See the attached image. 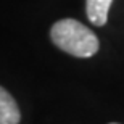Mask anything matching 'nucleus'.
<instances>
[{
    "label": "nucleus",
    "instance_id": "1",
    "mask_svg": "<svg viewBox=\"0 0 124 124\" xmlns=\"http://www.w3.org/2000/svg\"><path fill=\"white\" fill-rule=\"evenodd\" d=\"M50 39L60 50L76 58H90L100 48L95 32L73 18H64L52 24Z\"/></svg>",
    "mask_w": 124,
    "mask_h": 124
},
{
    "label": "nucleus",
    "instance_id": "2",
    "mask_svg": "<svg viewBox=\"0 0 124 124\" xmlns=\"http://www.w3.org/2000/svg\"><path fill=\"white\" fill-rule=\"evenodd\" d=\"M21 111L13 95L0 85V124H19Z\"/></svg>",
    "mask_w": 124,
    "mask_h": 124
},
{
    "label": "nucleus",
    "instance_id": "3",
    "mask_svg": "<svg viewBox=\"0 0 124 124\" xmlns=\"http://www.w3.org/2000/svg\"><path fill=\"white\" fill-rule=\"evenodd\" d=\"M113 0H85V15L95 26H105Z\"/></svg>",
    "mask_w": 124,
    "mask_h": 124
},
{
    "label": "nucleus",
    "instance_id": "4",
    "mask_svg": "<svg viewBox=\"0 0 124 124\" xmlns=\"http://www.w3.org/2000/svg\"><path fill=\"white\" fill-rule=\"evenodd\" d=\"M110 124H119V123H110Z\"/></svg>",
    "mask_w": 124,
    "mask_h": 124
}]
</instances>
